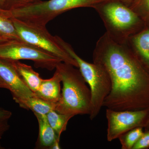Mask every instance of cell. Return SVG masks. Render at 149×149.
I'll list each match as a JSON object with an SVG mask.
<instances>
[{
    "label": "cell",
    "mask_w": 149,
    "mask_h": 149,
    "mask_svg": "<svg viewBox=\"0 0 149 149\" xmlns=\"http://www.w3.org/2000/svg\"><path fill=\"white\" fill-rule=\"evenodd\" d=\"M23 109L32 111L34 113L45 115L52 110H55L56 105L44 100L36 95L23 100L18 103Z\"/></svg>",
    "instance_id": "5bb4252c"
},
{
    "label": "cell",
    "mask_w": 149,
    "mask_h": 149,
    "mask_svg": "<svg viewBox=\"0 0 149 149\" xmlns=\"http://www.w3.org/2000/svg\"><path fill=\"white\" fill-rule=\"evenodd\" d=\"M93 8L102 20L106 33L117 42L126 43L146 26L138 14L120 0H107Z\"/></svg>",
    "instance_id": "3957f363"
},
{
    "label": "cell",
    "mask_w": 149,
    "mask_h": 149,
    "mask_svg": "<svg viewBox=\"0 0 149 149\" xmlns=\"http://www.w3.org/2000/svg\"><path fill=\"white\" fill-rule=\"evenodd\" d=\"M130 8L141 17L146 26H149V0H138Z\"/></svg>",
    "instance_id": "ac0fdd59"
},
{
    "label": "cell",
    "mask_w": 149,
    "mask_h": 149,
    "mask_svg": "<svg viewBox=\"0 0 149 149\" xmlns=\"http://www.w3.org/2000/svg\"><path fill=\"white\" fill-rule=\"evenodd\" d=\"M149 71V26H146L125 43Z\"/></svg>",
    "instance_id": "30bf717a"
},
{
    "label": "cell",
    "mask_w": 149,
    "mask_h": 149,
    "mask_svg": "<svg viewBox=\"0 0 149 149\" xmlns=\"http://www.w3.org/2000/svg\"><path fill=\"white\" fill-rule=\"evenodd\" d=\"M11 18L20 40L49 53L63 62L78 68L76 61L59 44L55 36L50 34L46 26Z\"/></svg>",
    "instance_id": "8992f818"
},
{
    "label": "cell",
    "mask_w": 149,
    "mask_h": 149,
    "mask_svg": "<svg viewBox=\"0 0 149 149\" xmlns=\"http://www.w3.org/2000/svg\"><path fill=\"white\" fill-rule=\"evenodd\" d=\"M6 0H0V10L5 8Z\"/></svg>",
    "instance_id": "d4e9b609"
},
{
    "label": "cell",
    "mask_w": 149,
    "mask_h": 149,
    "mask_svg": "<svg viewBox=\"0 0 149 149\" xmlns=\"http://www.w3.org/2000/svg\"><path fill=\"white\" fill-rule=\"evenodd\" d=\"M6 41H8V40H6V39H4V38H2V37H0V43Z\"/></svg>",
    "instance_id": "484cf974"
},
{
    "label": "cell",
    "mask_w": 149,
    "mask_h": 149,
    "mask_svg": "<svg viewBox=\"0 0 149 149\" xmlns=\"http://www.w3.org/2000/svg\"><path fill=\"white\" fill-rule=\"evenodd\" d=\"M71 65L59 63L56 69L60 73L63 84L61 96L55 111L62 114L74 116L90 115L91 93L90 88L79 69Z\"/></svg>",
    "instance_id": "7a4b0ae2"
},
{
    "label": "cell",
    "mask_w": 149,
    "mask_h": 149,
    "mask_svg": "<svg viewBox=\"0 0 149 149\" xmlns=\"http://www.w3.org/2000/svg\"><path fill=\"white\" fill-rule=\"evenodd\" d=\"M12 115L11 112L2 108H0V119L8 120Z\"/></svg>",
    "instance_id": "7402d4cb"
},
{
    "label": "cell",
    "mask_w": 149,
    "mask_h": 149,
    "mask_svg": "<svg viewBox=\"0 0 149 149\" xmlns=\"http://www.w3.org/2000/svg\"><path fill=\"white\" fill-rule=\"evenodd\" d=\"M61 75L57 70L53 77L48 79H43L39 89L35 95L44 100L56 105L61 96Z\"/></svg>",
    "instance_id": "8fae6325"
},
{
    "label": "cell",
    "mask_w": 149,
    "mask_h": 149,
    "mask_svg": "<svg viewBox=\"0 0 149 149\" xmlns=\"http://www.w3.org/2000/svg\"><path fill=\"white\" fill-rule=\"evenodd\" d=\"M107 0H49L40 1L28 5L3 9L6 15L32 24L46 26L47 24L59 15L72 9L93 8Z\"/></svg>",
    "instance_id": "277c9868"
},
{
    "label": "cell",
    "mask_w": 149,
    "mask_h": 149,
    "mask_svg": "<svg viewBox=\"0 0 149 149\" xmlns=\"http://www.w3.org/2000/svg\"><path fill=\"white\" fill-rule=\"evenodd\" d=\"M55 36L59 44L76 61L81 74L89 85L91 93V110L89 116L91 120H94L100 113L104 101L111 90V82L108 74L99 65L85 61L77 55L70 44L60 37Z\"/></svg>",
    "instance_id": "5b68a950"
},
{
    "label": "cell",
    "mask_w": 149,
    "mask_h": 149,
    "mask_svg": "<svg viewBox=\"0 0 149 149\" xmlns=\"http://www.w3.org/2000/svg\"><path fill=\"white\" fill-rule=\"evenodd\" d=\"M93 61L106 71L111 82L103 107L120 111L148 105L149 70L126 43L116 42L105 32L96 43Z\"/></svg>",
    "instance_id": "6da1fadb"
},
{
    "label": "cell",
    "mask_w": 149,
    "mask_h": 149,
    "mask_svg": "<svg viewBox=\"0 0 149 149\" xmlns=\"http://www.w3.org/2000/svg\"><path fill=\"white\" fill-rule=\"evenodd\" d=\"M40 0H6L5 8L9 10L28 5Z\"/></svg>",
    "instance_id": "d6986e66"
},
{
    "label": "cell",
    "mask_w": 149,
    "mask_h": 149,
    "mask_svg": "<svg viewBox=\"0 0 149 149\" xmlns=\"http://www.w3.org/2000/svg\"><path fill=\"white\" fill-rule=\"evenodd\" d=\"M120 1H122L128 7L131 8L138 1V0H120Z\"/></svg>",
    "instance_id": "603a6c76"
},
{
    "label": "cell",
    "mask_w": 149,
    "mask_h": 149,
    "mask_svg": "<svg viewBox=\"0 0 149 149\" xmlns=\"http://www.w3.org/2000/svg\"><path fill=\"white\" fill-rule=\"evenodd\" d=\"M0 59L9 61L28 60L36 67L53 70L61 61L56 57L22 40H10L0 43Z\"/></svg>",
    "instance_id": "52a82bcc"
},
{
    "label": "cell",
    "mask_w": 149,
    "mask_h": 149,
    "mask_svg": "<svg viewBox=\"0 0 149 149\" xmlns=\"http://www.w3.org/2000/svg\"><path fill=\"white\" fill-rule=\"evenodd\" d=\"M0 88H6L5 85L0 81Z\"/></svg>",
    "instance_id": "4316f807"
},
{
    "label": "cell",
    "mask_w": 149,
    "mask_h": 149,
    "mask_svg": "<svg viewBox=\"0 0 149 149\" xmlns=\"http://www.w3.org/2000/svg\"><path fill=\"white\" fill-rule=\"evenodd\" d=\"M8 119H0V139L2 138L3 135L9 130L10 125Z\"/></svg>",
    "instance_id": "44dd1931"
},
{
    "label": "cell",
    "mask_w": 149,
    "mask_h": 149,
    "mask_svg": "<svg viewBox=\"0 0 149 149\" xmlns=\"http://www.w3.org/2000/svg\"><path fill=\"white\" fill-rule=\"evenodd\" d=\"M0 37L7 40H21L12 19L0 10Z\"/></svg>",
    "instance_id": "2e32d148"
},
{
    "label": "cell",
    "mask_w": 149,
    "mask_h": 149,
    "mask_svg": "<svg viewBox=\"0 0 149 149\" xmlns=\"http://www.w3.org/2000/svg\"><path fill=\"white\" fill-rule=\"evenodd\" d=\"M148 115L147 110L118 111L107 108V140L109 142L118 139L126 132L141 127Z\"/></svg>",
    "instance_id": "ba28073f"
},
{
    "label": "cell",
    "mask_w": 149,
    "mask_h": 149,
    "mask_svg": "<svg viewBox=\"0 0 149 149\" xmlns=\"http://www.w3.org/2000/svg\"><path fill=\"white\" fill-rule=\"evenodd\" d=\"M142 127H138L123 134L118 138L122 149H132L143 134Z\"/></svg>",
    "instance_id": "e0dca14e"
},
{
    "label": "cell",
    "mask_w": 149,
    "mask_h": 149,
    "mask_svg": "<svg viewBox=\"0 0 149 149\" xmlns=\"http://www.w3.org/2000/svg\"><path fill=\"white\" fill-rule=\"evenodd\" d=\"M0 81L10 91L17 103L35 95L22 81L10 61L0 59Z\"/></svg>",
    "instance_id": "9c48e42d"
},
{
    "label": "cell",
    "mask_w": 149,
    "mask_h": 149,
    "mask_svg": "<svg viewBox=\"0 0 149 149\" xmlns=\"http://www.w3.org/2000/svg\"><path fill=\"white\" fill-rule=\"evenodd\" d=\"M60 140H56L55 142L53 144L52 146L50 148L51 149H61V147L60 146L59 144Z\"/></svg>",
    "instance_id": "cb8c5ba5"
},
{
    "label": "cell",
    "mask_w": 149,
    "mask_h": 149,
    "mask_svg": "<svg viewBox=\"0 0 149 149\" xmlns=\"http://www.w3.org/2000/svg\"><path fill=\"white\" fill-rule=\"evenodd\" d=\"M10 61L24 84L35 93L39 89L42 80L40 74L35 71L32 67L19 61Z\"/></svg>",
    "instance_id": "7c38bea8"
},
{
    "label": "cell",
    "mask_w": 149,
    "mask_h": 149,
    "mask_svg": "<svg viewBox=\"0 0 149 149\" xmlns=\"http://www.w3.org/2000/svg\"><path fill=\"white\" fill-rule=\"evenodd\" d=\"M74 117L72 115L62 114L55 110H52L47 114L48 122L59 139H60L62 133L66 130L69 120Z\"/></svg>",
    "instance_id": "9a60e30c"
},
{
    "label": "cell",
    "mask_w": 149,
    "mask_h": 149,
    "mask_svg": "<svg viewBox=\"0 0 149 149\" xmlns=\"http://www.w3.org/2000/svg\"><path fill=\"white\" fill-rule=\"evenodd\" d=\"M39 124V143L43 148H49L56 140H60L54 130L48 122L47 115L34 113Z\"/></svg>",
    "instance_id": "4fadbf2b"
},
{
    "label": "cell",
    "mask_w": 149,
    "mask_h": 149,
    "mask_svg": "<svg viewBox=\"0 0 149 149\" xmlns=\"http://www.w3.org/2000/svg\"><path fill=\"white\" fill-rule=\"evenodd\" d=\"M149 147V132L143 133L132 149H143Z\"/></svg>",
    "instance_id": "ffe728a7"
}]
</instances>
